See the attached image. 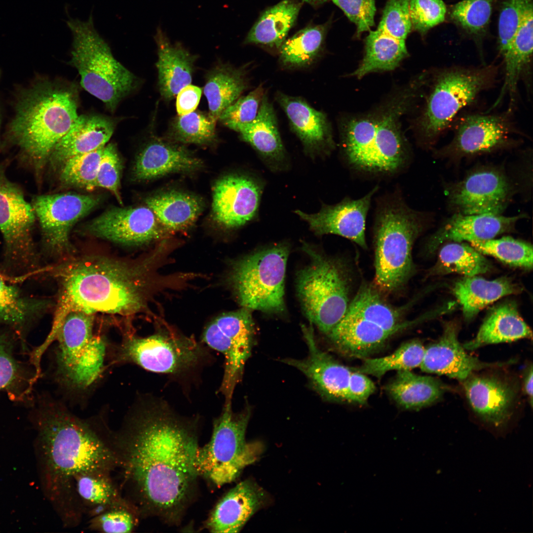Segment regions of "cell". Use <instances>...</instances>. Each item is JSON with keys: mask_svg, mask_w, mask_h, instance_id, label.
<instances>
[{"mask_svg": "<svg viewBox=\"0 0 533 533\" xmlns=\"http://www.w3.org/2000/svg\"><path fill=\"white\" fill-rule=\"evenodd\" d=\"M198 427L197 420L178 414L165 401L149 398L138 402L114 432L120 489L140 517L181 521L198 477Z\"/></svg>", "mask_w": 533, "mask_h": 533, "instance_id": "cell-1", "label": "cell"}, {"mask_svg": "<svg viewBox=\"0 0 533 533\" xmlns=\"http://www.w3.org/2000/svg\"><path fill=\"white\" fill-rule=\"evenodd\" d=\"M32 405L43 492L63 527H76L84 514L75 478L83 473H112L118 469L114 431L103 420L81 419L47 396L38 397Z\"/></svg>", "mask_w": 533, "mask_h": 533, "instance_id": "cell-2", "label": "cell"}, {"mask_svg": "<svg viewBox=\"0 0 533 533\" xmlns=\"http://www.w3.org/2000/svg\"><path fill=\"white\" fill-rule=\"evenodd\" d=\"M144 267L101 255L69 260L53 268L59 291L51 330L73 311L129 316L144 306Z\"/></svg>", "mask_w": 533, "mask_h": 533, "instance_id": "cell-3", "label": "cell"}, {"mask_svg": "<svg viewBox=\"0 0 533 533\" xmlns=\"http://www.w3.org/2000/svg\"><path fill=\"white\" fill-rule=\"evenodd\" d=\"M78 95L74 84L45 81L18 103L10 136L39 180L53 148L78 116Z\"/></svg>", "mask_w": 533, "mask_h": 533, "instance_id": "cell-4", "label": "cell"}, {"mask_svg": "<svg viewBox=\"0 0 533 533\" xmlns=\"http://www.w3.org/2000/svg\"><path fill=\"white\" fill-rule=\"evenodd\" d=\"M408 98L384 111L349 119L343 127L342 149L352 169L372 175H390L407 164L409 153L399 119Z\"/></svg>", "mask_w": 533, "mask_h": 533, "instance_id": "cell-5", "label": "cell"}, {"mask_svg": "<svg viewBox=\"0 0 533 533\" xmlns=\"http://www.w3.org/2000/svg\"><path fill=\"white\" fill-rule=\"evenodd\" d=\"M375 221V284L378 290L391 293L402 288L415 272L412 250L425 220L397 198L380 207Z\"/></svg>", "mask_w": 533, "mask_h": 533, "instance_id": "cell-6", "label": "cell"}, {"mask_svg": "<svg viewBox=\"0 0 533 533\" xmlns=\"http://www.w3.org/2000/svg\"><path fill=\"white\" fill-rule=\"evenodd\" d=\"M94 314L73 311L64 318L51 339L57 342L53 355L55 380L67 392H87L106 369L107 343L93 333Z\"/></svg>", "mask_w": 533, "mask_h": 533, "instance_id": "cell-7", "label": "cell"}, {"mask_svg": "<svg viewBox=\"0 0 533 533\" xmlns=\"http://www.w3.org/2000/svg\"><path fill=\"white\" fill-rule=\"evenodd\" d=\"M498 66H451L434 71L417 127L423 142L435 141L453 123L459 113L497 81Z\"/></svg>", "mask_w": 533, "mask_h": 533, "instance_id": "cell-8", "label": "cell"}, {"mask_svg": "<svg viewBox=\"0 0 533 533\" xmlns=\"http://www.w3.org/2000/svg\"><path fill=\"white\" fill-rule=\"evenodd\" d=\"M73 40L70 63L80 76V84L112 112L135 88V76L112 54L94 28L92 16L85 21L70 19Z\"/></svg>", "mask_w": 533, "mask_h": 533, "instance_id": "cell-9", "label": "cell"}, {"mask_svg": "<svg viewBox=\"0 0 533 533\" xmlns=\"http://www.w3.org/2000/svg\"><path fill=\"white\" fill-rule=\"evenodd\" d=\"M251 412L249 406L236 413L232 403L224 404L214 420L209 442L197 450L195 467L198 476L221 487L234 481L245 467L257 460L263 445L245 440Z\"/></svg>", "mask_w": 533, "mask_h": 533, "instance_id": "cell-10", "label": "cell"}, {"mask_svg": "<svg viewBox=\"0 0 533 533\" xmlns=\"http://www.w3.org/2000/svg\"><path fill=\"white\" fill-rule=\"evenodd\" d=\"M204 343L169 331L129 336L113 349L112 363H133L174 379L192 377L211 361Z\"/></svg>", "mask_w": 533, "mask_h": 533, "instance_id": "cell-11", "label": "cell"}, {"mask_svg": "<svg viewBox=\"0 0 533 533\" xmlns=\"http://www.w3.org/2000/svg\"><path fill=\"white\" fill-rule=\"evenodd\" d=\"M308 265L298 273L297 294L305 316L328 335L344 317L349 301V282L340 263L304 243Z\"/></svg>", "mask_w": 533, "mask_h": 533, "instance_id": "cell-12", "label": "cell"}, {"mask_svg": "<svg viewBox=\"0 0 533 533\" xmlns=\"http://www.w3.org/2000/svg\"><path fill=\"white\" fill-rule=\"evenodd\" d=\"M289 253L288 245L281 243L254 252L233 265L230 280L243 308L271 314L285 311Z\"/></svg>", "mask_w": 533, "mask_h": 533, "instance_id": "cell-13", "label": "cell"}, {"mask_svg": "<svg viewBox=\"0 0 533 533\" xmlns=\"http://www.w3.org/2000/svg\"><path fill=\"white\" fill-rule=\"evenodd\" d=\"M0 165V231L4 242L5 272L24 276L37 271L38 255L33 237L36 215L23 192Z\"/></svg>", "mask_w": 533, "mask_h": 533, "instance_id": "cell-14", "label": "cell"}, {"mask_svg": "<svg viewBox=\"0 0 533 533\" xmlns=\"http://www.w3.org/2000/svg\"><path fill=\"white\" fill-rule=\"evenodd\" d=\"M254 338L253 320L250 310L245 308L218 316L203 331L202 343L224 357L223 376L219 389L224 397V404L232 403L235 388L241 381L251 355Z\"/></svg>", "mask_w": 533, "mask_h": 533, "instance_id": "cell-15", "label": "cell"}, {"mask_svg": "<svg viewBox=\"0 0 533 533\" xmlns=\"http://www.w3.org/2000/svg\"><path fill=\"white\" fill-rule=\"evenodd\" d=\"M519 133L512 108L499 114H468L457 120L452 140L437 154L461 158L490 152L513 146Z\"/></svg>", "mask_w": 533, "mask_h": 533, "instance_id": "cell-16", "label": "cell"}, {"mask_svg": "<svg viewBox=\"0 0 533 533\" xmlns=\"http://www.w3.org/2000/svg\"><path fill=\"white\" fill-rule=\"evenodd\" d=\"M98 197L73 193L40 195L32 206L46 251L62 255L72 251L70 233L75 224L99 203Z\"/></svg>", "mask_w": 533, "mask_h": 533, "instance_id": "cell-17", "label": "cell"}, {"mask_svg": "<svg viewBox=\"0 0 533 533\" xmlns=\"http://www.w3.org/2000/svg\"><path fill=\"white\" fill-rule=\"evenodd\" d=\"M509 179L500 170L483 167L455 184L449 190L451 207L462 214H501L512 194Z\"/></svg>", "mask_w": 533, "mask_h": 533, "instance_id": "cell-18", "label": "cell"}, {"mask_svg": "<svg viewBox=\"0 0 533 533\" xmlns=\"http://www.w3.org/2000/svg\"><path fill=\"white\" fill-rule=\"evenodd\" d=\"M160 223L148 206L114 207L89 222L87 233L124 245H140L157 238Z\"/></svg>", "mask_w": 533, "mask_h": 533, "instance_id": "cell-19", "label": "cell"}, {"mask_svg": "<svg viewBox=\"0 0 533 533\" xmlns=\"http://www.w3.org/2000/svg\"><path fill=\"white\" fill-rule=\"evenodd\" d=\"M262 190L261 183L250 176L230 174L222 177L213 188L214 220L227 228L244 225L256 216Z\"/></svg>", "mask_w": 533, "mask_h": 533, "instance_id": "cell-20", "label": "cell"}, {"mask_svg": "<svg viewBox=\"0 0 533 533\" xmlns=\"http://www.w3.org/2000/svg\"><path fill=\"white\" fill-rule=\"evenodd\" d=\"M378 189V187H374L358 199L345 197L334 205L323 204L316 213L306 214L298 210L295 213L307 223L309 228L316 235H338L366 249V218L372 197Z\"/></svg>", "mask_w": 533, "mask_h": 533, "instance_id": "cell-21", "label": "cell"}, {"mask_svg": "<svg viewBox=\"0 0 533 533\" xmlns=\"http://www.w3.org/2000/svg\"><path fill=\"white\" fill-rule=\"evenodd\" d=\"M302 329L308 347L307 356L301 360L284 359L282 362L302 372L325 398L347 402L348 383L352 370L318 347L311 326L303 325Z\"/></svg>", "mask_w": 533, "mask_h": 533, "instance_id": "cell-22", "label": "cell"}, {"mask_svg": "<svg viewBox=\"0 0 533 533\" xmlns=\"http://www.w3.org/2000/svg\"><path fill=\"white\" fill-rule=\"evenodd\" d=\"M462 382L470 406L481 419L495 427L508 422L517 395L510 381L497 375L472 374Z\"/></svg>", "mask_w": 533, "mask_h": 533, "instance_id": "cell-23", "label": "cell"}, {"mask_svg": "<svg viewBox=\"0 0 533 533\" xmlns=\"http://www.w3.org/2000/svg\"><path fill=\"white\" fill-rule=\"evenodd\" d=\"M457 324L450 322L445 324L440 339L425 348L419 366L422 371L445 375L462 381L474 371L511 363L510 361L484 362L469 355L459 342Z\"/></svg>", "mask_w": 533, "mask_h": 533, "instance_id": "cell-24", "label": "cell"}, {"mask_svg": "<svg viewBox=\"0 0 533 533\" xmlns=\"http://www.w3.org/2000/svg\"><path fill=\"white\" fill-rule=\"evenodd\" d=\"M275 99L285 113L291 129L301 141L305 152L312 157L330 154L335 143L326 115L301 97L278 91Z\"/></svg>", "mask_w": 533, "mask_h": 533, "instance_id": "cell-25", "label": "cell"}, {"mask_svg": "<svg viewBox=\"0 0 533 533\" xmlns=\"http://www.w3.org/2000/svg\"><path fill=\"white\" fill-rule=\"evenodd\" d=\"M266 500L264 490L256 482L250 479L242 481L218 501L205 527L212 533H238L264 505Z\"/></svg>", "mask_w": 533, "mask_h": 533, "instance_id": "cell-26", "label": "cell"}, {"mask_svg": "<svg viewBox=\"0 0 533 533\" xmlns=\"http://www.w3.org/2000/svg\"><path fill=\"white\" fill-rule=\"evenodd\" d=\"M115 126L114 119L100 114H82L59 141L48 158L51 167L60 168L69 158L105 146Z\"/></svg>", "mask_w": 533, "mask_h": 533, "instance_id": "cell-27", "label": "cell"}, {"mask_svg": "<svg viewBox=\"0 0 533 533\" xmlns=\"http://www.w3.org/2000/svg\"><path fill=\"white\" fill-rule=\"evenodd\" d=\"M523 217L521 215L506 217L501 214L455 213L430 237L428 249L434 250L447 240L471 242L494 238L513 229L516 222Z\"/></svg>", "mask_w": 533, "mask_h": 533, "instance_id": "cell-28", "label": "cell"}, {"mask_svg": "<svg viewBox=\"0 0 533 533\" xmlns=\"http://www.w3.org/2000/svg\"><path fill=\"white\" fill-rule=\"evenodd\" d=\"M410 32L380 21L365 39L363 58L352 75L361 78L373 72L391 71L408 56L406 39Z\"/></svg>", "mask_w": 533, "mask_h": 533, "instance_id": "cell-29", "label": "cell"}, {"mask_svg": "<svg viewBox=\"0 0 533 533\" xmlns=\"http://www.w3.org/2000/svg\"><path fill=\"white\" fill-rule=\"evenodd\" d=\"M201 166V161L185 147L156 138L139 153L133 175L136 180L147 181L170 173L192 171Z\"/></svg>", "mask_w": 533, "mask_h": 533, "instance_id": "cell-30", "label": "cell"}, {"mask_svg": "<svg viewBox=\"0 0 533 533\" xmlns=\"http://www.w3.org/2000/svg\"><path fill=\"white\" fill-rule=\"evenodd\" d=\"M238 132L241 139L256 151L271 170L281 171L287 166L276 114L266 94L262 99L256 118Z\"/></svg>", "mask_w": 533, "mask_h": 533, "instance_id": "cell-31", "label": "cell"}, {"mask_svg": "<svg viewBox=\"0 0 533 533\" xmlns=\"http://www.w3.org/2000/svg\"><path fill=\"white\" fill-rule=\"evenodd\" d=\"M397 333L345 314L327 335L335 347L348 357L366 358Z\"/></svg>", "mask_w": 533, "mask_h": 533, "instance_id": "cell-32", "label": "cell"}, {"mask_svg": "<svg viewBox=\"0 0 533 533\" xmlns=\"http://www.w3.org/2000/svg\"><path fill=\"white\" fill-rule=\"evenodd\" d=\"M18 342L13 332L0 329V391L12 401L31 403L34 385L39 378L32 365L17 356Z\"/></svg>", "mask_w": 533, "mask_h": 533, "instance_id": "cell-33", "label": "cell"}, {"mask_svg": "<svg viewBox=\"0 0 533 533\" xmlns=\"http://www.w3.org/2000/svg\"><path fill=\"white\" fill-rule=\"evenodd\" d=\"M154 38L157 45L158 86L162 97L170 101L191 83L196 56L179 44H171L159 29Z\"/></svg>", "mask_w": 533, "mask_h": 533, "instance_id": "cell-34", "label": "cell"}, {"mask_svg": "<svg viewBox=\"0 0 533 533\" xmlns=\"http://www.w3.org/2000/svg\"><path fill=\"white\" fill-rule=\"evenodd\" d=\"M50 301L25 295L0 276V325L13 332L27 351L25 336L31 324L48 308Z\"/></svg>", "mask_w": 533, "mask_h": 533, "instance_id": "cell-35", "label": "cell"}, {"mask_svg": "<svg viewBox=\"0 0 533 533\" xmlns=\"http://www.w3.org/2000/svg\"><path fill=\"white\" fill-rule=\"evenodd\" d=\"M532 331L512 302L501 303L486 316L476 337L463 344L465 349L474 350L486 345L532 339Z\"/></svg>", "mask_w": 533, "mask_h": 533, "instance_id": "cell-36", "label": "cell"}, {"mask_svg": "<svg viewBox=\"0 0 533 533\" xmlns=\"http://www.w3.org/2000/svg\"><path fill=\"white\" fill-rule=\"evenodd\" d=\"M521 291V288L509 278L488 280L478 275L465 276L453 288L467 320L472 319L484 308L502 297Z\"/></svg>", "mask_w": 533, "mask_h": 533, "instance_id": "cell-37", "label": "cell"}, {"mask_svg": "<svg viewBox=\"0 0 533 533\" xmlns=\"http://www.w3.org/2000/svg\"><path fill=\"white\" fill-rule=\"evenodd\" d=\"M407 307L393 306L383 299L377 289L371 285L363 284L350 302L346 314L398 333L428 317V315L423 316L413 321H403V315Z\"/></svg>", "mask_w": 533, "mask_h": 533, "instance_id": "cell-38", "label": "cell"}, {"mask_svg": "<svg viewBox=\"0 0 533 533\" xmlns=\"http://www.w3.org/2000/svg\"><path fill=\"white\" fill-rule=\"evenodd\" d=\"M447 387L430 376L415 374L411 371H400L386 386L391 398L402 408L419 410L437 401Z\"/></svg>", "mask_w": 533, "mask_h": 533, "instance_id": "cell-39", "label": "cell"}, {"mask_svg": "<svg viewBox=\"0 0 533 533\" xmlns=\"http://www.w3.org/2000/svg\"><path fill=\"white\" fill-rule=\"evenodd\" d=\"M246 71L245 68L222 64L207 75L203 92L208 101V114L215 121L247 88Z\"/></svg>", "mask_w": 533, "mask_h": 533, "instance_id": "cell-40", "label": "cell"}, {"mask_svg": "<svg viewBox=\"0 0 533 533\" xmlns=\"http://www.w3.org/2000/svg\"><path fill=\"white\" fill-rule=\"evenodd\" d=\"M146 203L161 226L172 230L192 225L202 209L201 201L196 196L175 190L151 196Z\"/></svg>", "mask_w": 533, "mask_h": 533, "instance_id": "cell-41", "label": "cell"}, {"mask_svg": "<svg viewBox=\"0 0 533 533\" xmlns=\"http://www.w3.org/2000/svg\"><path fill=\"white\" fill-rule=\"evenodd\" d=\"M112 473L92 472L75 478L76 495L84 515L90 518L127 500L111 476Z\"/></svg>", "mask_w": 533, "mask_h": 533, "instance_id": "cell-42", "label": "cell"}, {"mask_svg": "<svg viewBox=\"0 0 533 533\" xmlns=\"http://www.w3.org/2000/svg\"><path fill=\"white\" fill-rule=\"evenodd\" d=\"M300 4L283 0L263 13L248 34L245 43L280 49L294 24Z\"/></svg>", "mask_w": 533, "mask_h": 533, "instance_id": "cell-43", "label": "cell"}, {"mask_svg": "<svg viewBox=\"0 0 533 533\" xmlns=\"http://www.w3.org/2000/svg\"><path fill=\"white\" fill-rule=\"evenodd\" d=\"M325 28L318 25L305 28L285 40L279 49V62L285 69H305L311 66L321 51Z\"/></svg>", "mask_w": 533, "mask_h": 533, "instance_id": "cell-44", "label": "cell"}, {"mask_svg": "<svg viewBox=\"0 0 533 533\" xmlns=\"http://www.w3.org/2000/svg\"><path fill=\"white\" fill-rule=\"evenodd\" d=\"M491 268V264L482 253L471 245L455 242L441 249L438 262L431 272L473 276L485 273Z\"/></svg>", "mask_w": 533, "mask_h": 533, "instance_id": "cell-45", "label": "cell"}, {"mask_svg": "<svg viewBox=\"0 0 533 533\" xmlns=\"http://www.w3.org/2000/svg\"><path fill=\"white\" fill-rule=\"evenodd\" d=\"M425 347L419 340L402 344L390 355L376 358H365L356 371L378 378L390 371L408 370L419 367L423 358Z\"/></svg>", "mask_w": 533, "mask_h": 533, "instance_id": "cell-46", "label": "cell"}, {"mask_svg": "<svg viewBox=\"0 0 533 533\" xmlns=\"http://www.w3.org/2000/svg\"><path fill=\"white\" fill-rule=\"evenodd\" d=\"M482 254L491 256L513 266L533 268V247L530 243L509 236L470 242Z\"/></svg>", "mask_w": 533, "mask_h": 533, "instance_id": "cell-47", "label": "cell"}, {"mask_svg": "<svg viewBox=\"0 0 533 533\" xmlns=\"http://www.w3.org/2000/svg\"><path fill=\"white\" fill-rule=\"evenodd\" d=\"M104 147L68 159L60 168L61 182L87 190L97 188V174Z\"/></svg>", "mask_w": 533, "mask_h": 533, "instance_id": "cell-48", "label": "cell"}, {"mask_svg": "<svg viewBox=\"0 0 533 533\" xmlns=\"http://www.w3.org/2000/svg\"><path fill=\"white\" fill-rule=\"evenodd\" d=\"M216 121L202 112H192L176 117L171 123L170 133L179 141L196 144H206L216 137Z\"/></svg>", "mask_w": 533, "mask_h": 533, "instance_id": "cell-49", "label": "cell"}, {"mask_svg": "<svg viewBox=\"0 0 533 533\" xmlns=\"http://www.w3.org/2000/svg\"><path fill=\"white\" fill-rule=\"evenodd\" d=\"M140 517L136 508L127 500L91 517L88 528L102 533H129L136 529Z\"/></svg>", "mask_w": 533, "mask_h": 533, "instance_id": "cell-50", "label": "cell"}, {"mask_svg": "<svg viewBox=\"0 0 533 533\" xmlns=\"http://www.w3.org/2000/svg\"><path fill=\"white\" fill-rule=\"evenodd\" d=\"M265 93V89L260 84L224 110L218 119L225 126L238 132L242 126L256 118Z\"/></svg>", "mask_w": 533, "mask_h": 533, "instance_id": "cell-51", "label": "cell"}, {"mask_svg": "<svg viewBox=\"0 0 533 533\" xmlns=\"http://www.w3.org/2000/svg\"><path fill=\"white\" fill-rule=\"evenodd\" d=\"M493 0H463L455 4L451 17L469 33L477 34L489 23Z\"/></svg>", "mask_w": 533, "mask_h": 533, "instance_id": "cell-52", "label": "cell"}, {"mask_svg": "<svg viewBox=\"0 0 533 533\" xmlns=\"http://www.w3.org/2000/svg\"><path fill=\"white\" fill-rule=\"evenodd\" d=\"M409 10L412 31L424 37L444 21L446 7L442 0H409Z\"/></svg>", "mask_w": 533, "mask_h": 533, "instance_id": "cell-53", "label": "cell"}, {"mask_svg": "<svg viewBox=\"0 0 533 533\" xmlns=\"http://www.w3.org/2000/svg\"><path fill=\"white\" fill-rule=\"evenodd\" d=\"M531 0H508L503 4L498 19V49L503 57L520 27Z\"/></svg>", "mask_w": 533, "mask_h": 533, "instance_id": "cell-54", "label": "cell"}, {"mask_svg": "<svg viewBox=\"0 0 533 533\" xmlns=\"http://www.w3.org/2000/svg\"><path fill=\"white\" fill-rule=\"evenodd\" d=\"M122 164L115 146L106 145L102 152L96 177V187L111 191L122 203L120 192Z\"/></svg>", "mask_w": 533, "mask_h": 533, "instance_id": "cell-55", "label": "cell"}, {"mask_svg": "<svg viewBox=\"0 0 533 533\" xmlns=\"http://www.w3.org/2000/svg\"><path fill=\"white\" fill-rule=\"evenodd\" d=\"M339 7L356 27L355 36L359 38L375 25L376 0H330Z\"/></svg>", "mask_w": 533, "mask_h": 533, "instance_id": "cell-56", "label": "cell"}, {"mask_svg": "<svg viewBox=\"0 0 533 533\" xmlns=\"http://www.w3.org/2000/svg\"><path fill=\"white\" fill-rule=\"evenodd\" d=\"M366 375L352 370L348 383L347 402L364 404L374 392L376 386Z\"/></svg>", "mask_w": 533, "mask_h": 533, "instance_id": "cell-57", "label": "cell"}, {"mask_svg": "<svg viewBox=\"0 0 533 533\" xmlns=\"http://www.w3.org/2000/svg\"><path fill=\"white\" fill-rule=\"evenodd\" d=\"M202 90L198 86L188 85L177 94L176 109L179 115H185L193 112L199 102Z\"/></svg>", "mask_w": 533, "mask_h": 533, "instance_id": "cell-58", "label": "cell"}, {"mask_svg": "<svg viewBox=\"0 0 533 533\" xmlns=\"http://www.w3.org/2000/svg\"><path fill=\"white\" fill-rule=\"evenodd\" d=\"M523 390L528 397L531 406L533 405V366L531 364L526 369L523 381Z\"/></svg>", "mask_w": 533, "mask_h": 533, "instance_id": "cell-59", "label": "cell"}, {"mask_svg": "<svg viewBox=\"0 0 533 533\" xmlns=\"http://www.w3.org/2000/svg\"><path fill=\"white\" fill-rule=\"evenodd\" d=\"M304 0L307 1V2H310V1H325L330 0Z\"/></svg>", "mask_w": 533, "mask_h": 533, "instance_id": "cell-60", "label": "cell"}]
</instances>
